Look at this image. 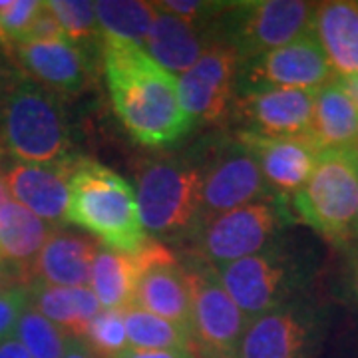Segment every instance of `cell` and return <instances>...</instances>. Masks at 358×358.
Instances as JSON below:
<instances>
[{
	"label": "cell",
	"mask_w": 358,
	"mask_h": 358,
	"mask_svg": "<svg viewBox=\"0 0 358 358\" xmlns=\"http://www.w3.org/2000/svg\"><path fill=\"white\" fill-rule=\"evenodd\" d=\"M4 162H6V152L0 150V207L10 201V192L6 185V178H4Z\"/></svg>",
	"instance_id": "cell-39"
},
{
	"label": "cell",
	"mask_w": 358,
	"mask_h": 358,
	"mask_svg": "<svg viewBox=\"0 0 358 358\" xmlns=\"http://www.w3.org/2000/svg\"><path fill=\"white\" fill-rule=\"evenodd\" d=\"M98 249V243L86 233L52 229L30 268L28 282L42 281L58 287H88Z\"/></svg>",
	"instance_id": "cell-19"
},
{
	"label": "cell",
	"mask_w": 358,
	"mask_h": 358,
	"mask_svg": "<svg viewBox=\"0 0 358 358\" xmlns=\"http://www.w3.org/2000/svg\"><path fill=\"white\" fill-rule=\"evenodd\" d=\"M64 30L66 38L88 48L90 44H102V28L94 10V2L86 0H48L46 2Z\"/></svg>",
	"instance_id": "cell-29"
},
{
	"label": "cell",
	"mask_w": 358,
	"mask_h": 358,
	"mask_svg": "<svg viewBox=\"0 0 358 358\" xmlns=\"http://www.w3.org/2000/svg\"><path fill=\"white\" fill-rule=\"evenodd\" d=\"M20 78H22V74L8 60L6 50H0V100L6 96V92L13 88Z\"/></svg>",
	"instance_id": "cell-36"
},
{
	"label": "cell",
	"mask_w": 358,
	"mask_h": 358,
	"mask_svg": "<svg viewBox=\"0 0 358 358\" xmlns=\"http://www.w3.org/2000/svg\"><path fill=\"white\" fill-rule=\"evenodd\" d=\"M315 10L317 4L301 0L233 2L215 32L235 48L239 62H247L310 34Z\"/></svg>",
	"instance_id": "cell-6"
},
{
	"label": "cell",
	"mask_w": 358,
	"mask_h": 358,
	"mask_svg": "<svg viewBox=\"0 0 358 358\" xmlns=\"http://www.w3.org/2000/svg\"><path fill=\"white\" fill-rule=\"evenodd\" d=\"M0 358H30V355L26 352V348L16 336H8L4 341H0Z\"/></svg>",
	"instance_id": "cell-37"
},
{
	"label": "cell",
	"mask_w": 358,
	"mask_h": 358,
	"mask_svg": "<svg viewBox=\"0 0 358 358\" xmlns=\"http://www.w3.org/2000/svg\"><path fill=\"white\" fill-rule=\"evenodd\" d=\"M103 74L117 117L148 148L171 145L193 129L179 100L178 78L126 40L102 36Z\"/></svg>",
	"instance_id": "cell-1"
},
{
	"label": "cell",
	"mask_w": 358,
	"mask_h": 358,
	"mask_svg": "<svg viewBox=\"0 0 358 358\" xmlns=\"http://www.w3.org/2000/svg\"><path fill=\"white\" fill-rule=\"evenodd\" d=\"M66 223L88 231L115 253L134 255L148 243L131 185L114 169L82 155L70 181Z\"/></svg>",
	"instance_id": "cell-2"
},
{
	"label": "cell",
	"mask_w": 358,
	"mask_h": 358,
	"mask_svg": "<svg viewBox=\"0 0 358 358\" xmlns=\"http://www.w3.org/2000/svg\"><path fill=\"white\" fill-rule=\"evenodd\" d=\"M131 305L154 313L192 334V291L187 271L162 243L157 245L152 263L141 273Z\"/></svg>",
	"instance_id": "cell-18"
},
{
	"label": "cell",
	"mask_w": 358,
	"mask_h": 358,
	"mask_svg": "<svg viewBox=\"0 0 358 358\" xmlns=\"http://www.w3.org/2000/svg\"><path fill=\"white\" fill-rule=\"evenodd\" d=\"M80 338L98 358H114L128 348L124 313L115 308L100 310Z\"/></svg>",
	"instance_id": "cell-30"
},
{
	"label": "cell",
	"mask_w": 358,
	"mask_h": 358,
	"mask_svg": "<svg viewBox=\"0 0 358 358\" xmlns=\"http://www.w3.org/2000/svg\"><path fill=\"white\" fill-rule=\"evenodd\" d=\"M352 247V253H350V267H352V281H355V287H357L358 293V239L355 243L350 245Z\"/></svg>",
	"instance_id": "cell-42"
},
{
	"label": "cell",
	"mask_w": 358,
	"mask_h": 358,
	"mask_svg": "<svg viewBox=\"0 0 358 358\" xmlns=\"http://www.w3.org/2000/svg\"><path fill=\"white\" fill-rule=\"evenodd\" d=\"M52 233L46 221L36 217L16 201L0 207V261L22 282H28L30 268Z\"/></svg>",
	"instance_id": "cell-23"
},
{
	"label": "cell",
	"mask_w": 358,
	"mask_h": 358,
	"mask_svg": "<svg viewBox=\"0 0 358 358\" xmlns=\"http://www.w3.org/2000/svg\"><path fill=\"white\" fill-rule=\"evenodd\" d=\"M80 155L72 154L60 162L30 164L20 159L4 162V178L16 203L32 211L48 225L66 223L70 181Z\"/></svg>",
	"instance_id": "cell-16"
},
{
	"label": "cell",
	"mask_w": 358,
	"mask_h": 358,
	"mask_svg": "<svg viewBox=\"0 0 358 358\" xmlns=\"http://www.w3.org/2000/svg\"><path fill=\"white\" fill-rule=\"evenodd\" d=\"M215 30L187 24L179 20L178 16L155 8V18L143 42V50L166 72L176 76L185 74L215 42Z\"/></svg>",
	"instance_id": "cell-20"
},
{
	"label": "cell",
	"mask_w": 358,
	"mask_h": 358,
	"mask_svg": "<svg viewBox=\"0 0 358 358\" xmlns=\"http://www.w3.org/2000/svg\"><path fill=\"white\" fill-rule=\"evenodd\" d=\"M315 94L293 88L251 90L235 94L233 103L243 131L267 138H310Z\"/></svg>",
	"instance_id": "cell-15"
},
{
	"label": "cell",
	"mask_w": 358,
	"mask_h": 358,
	"mask_svg": "<svg viewBox=\"0 0 358 358\" xmlns=\"http://www.w3.org/2000/svg\"><path fill=\"white\" fill-rule=\"evenodd\" d=\"M334 72L319 46L315 34H305L287 46L271 50L259 58L239 64L237 90L251 92L263 88H293L319 92L331 84Z\"/></svg>",
	"instance_id": "cell-10"
},
{
	"label": "cell",
	"mask_w": 358,
	"mask_h": 358,
	"mask_svg": "<svg viewBox=\"0 0 358 358\" xmlns=\"http://www.w3.org/2000/svg\"><path fill=\"white\" fill-rule=\"evenodd\" d=\"M192 291V341L195 358H237L249 319L233 303L215 268L193 263L187 271Z\"/></svg>",
	"instance_id": "cell-8"
},
{
	"label": "cell",
	"mask_w": 358,
	"mask_h": 358,
	"mask_svg": "<svg viewBox=\"0 0 358 358\" xmlns=\"http://www.w3.org/2000/svg\"><path fill=\"white\" fill-rule=\"evenodd\" d=\"M6 56L22 76L58 98L84 92L94 76L88 48L72 40L8 44Z\"/></svg>",
	"instance_id": "cell-13"
},
{
	"label": "cell",
	"mask_w": 358,
	"mask_h": 358,
	"mask_svg": "<svg viewBox=\"0 0 358 358\" xmlns=\"http://www.w3.org/2000/svg\"><path fill=\"white\" fill-rule=\"evenodd\" d=\"M0 265H2V261H0Z\"/></svg>",
	"instance_id": "cell-44"
},
{
	"label": "cell",
	"mask_w": 358,
	"mask_h": 358,
	"mask_svg": "<svg viewBox=\"0 0 358 358\" xmlns=\"http://www.w3.org/2000/svg\"><path fill=\"white\" fill-rule=\"evenodd\" d=\"M203 167L178 157L138 167L136 199L143 229L166 241L192 237L199 223Z\"/></svg>",
	"instance_id": "cell-4"
},
{
	"label": "cell",
	"mask_w": 358,
	"mask_h": 358,
	"mask_svg": "<svg viewBox=\"0 0 358 358\" xmlns=\"http://www.w3.org/2000/svg\"><path fill=\"white\" fill-rule=\"evenodd\" d=\"M282 215L275 199H261L205 221L189 237L193 263L219 268L267 249Z\"/></svg>",
	"instance_id": "cell-7"
},
{
	"label": "cell",
	"mask_w": 358,
	"mask_h": 358,
	"mask_svg": "<svg viewBox=\"0 0 358 358\" xmlns=\"http://www.w3.org/2000/svg\"><path fill=\"white\" fill-rule=\"evenodd\" d=\"M28 291L30 305L40 315L64 329L70 336L78 338L102 308L90 287H58L42 281H30Z\"/></svg>",
	"instance_id": "cell-25"
},
{
	"label": "cell",
	"mask_w": 358,
	"mask_h": 358,
	"mask_svg": "<svg viewBox=\"0 0 358 358\" xmlns=\"http://www.w3.org/2000/svg\"><path fill=\"white\" fill-rule=\"evenodd\" d=\"M219 282L247 319L291 303L294 265L277 245L215 268Z\"/></svg>",
	"instance_id": "cell-9"
},
{
	"label": "cell",
	"mask_w": 358,
	"mask_h": 358,
	"mask_svg": "<svg viewBox=\"0 0 358 358\" xmlns=\"http://www.w3.org/2000/svg\"><path fill=\"white\" fill-rule=\"evenodd\" d=\"M18 282L22 281H20L14 273H10L4 265H0V291L8 289V287H13V285H18Z\"/></svg>",
	"instance_id": "cell-41"
},
{
	"label": "cell",
	"mask_w": 358,
	"mask_h": 358,
	"mask_svg": "<svg viewBox=\"0 0 358 358\" xmlns=\"http://www.w3.org/2000/svg\"><path fill=\"white\" fill-rule=\"evenodd\" d=\"M271 193L273 192L253 155L245 150L237 138L225 141L203 167L197 227L221 213L267 199Z\"/></svg>",
	"instance_id": "cell-12"
},
{
	"label": "cell",
	"mask_w": 358,
	"mask_h": 358,
	"mask_svg": "<svg viewBox=\"0 0 358 358\" xmlns=\"http://www.w3.org/2000/svg\"><path fill=\"white\" fill-rule=\"evenodd\" d=\"M155 8L178 16L179 20L197 28H213L233 2H203V0H164L154 2Z\"/></svg>",
	"instance_id": "cell-31"
},
{
	"label": "cell",
	"mask_w": 358,
	"mask_h": 358,
	"mask_svg": "<svg viewBox=\"0 0 358 358\" xmlns=\"http://www.w3.org/2000/svg\"><path fill=\"white\" fill-rule=\"evenodd\" d=\"M310 138L320 152H345L358 145V108L334 78L315 94Z\"/></svg>",
	"instance_id": "cell-24"
},
{
	"label": "cell",
	"mask_w": 358,
	"mask_h": 358,
	"mask_svg": "<svg viewBox=\"0 0 358 358\" xmlns=\"http://www.w3.org/2000/svg\"><path fill=\"white\" fill-rule=\"evenodd\" d=\"M56 40H68L66 38L64 30L58 22V18L54 16L48 4L44 2L42 10L38 13V16L34 18L32 26L28 28L22 40L14 42V44H30V42H56Z\"/></svg>",
	"instance_id": "cell-34"
},
{
	"label": "cell",
	"mask_w": 358,
	"mask_h": 358,
	"mask_svg": "<svg viewBox=\"0 0 358 358\" xmlns=\"http://www.w3.org/2000/svg\"><path fill=\"white\" fill-rule=\"evenodd\" d=\"M126 336L131 348L143 350H189L193 352L192 334L176 327L173 322L129 305L122 308ZM195 357V355H193Z\"/></svg>",
	"instance_id": "cell-26"
},
{
	"label": "cell",
	"mask_w": 358,
	"mask_h": 358,
	"mask_svg": "<svg viewBox=\"0 0 358 358\" xmlns=\"http://www.w3.org/2000/svg\"><path fill=\"white\" fill-rule=\"evenodd\" d=\"M235 138L253 155L271 192L279 195L301 192L320 157L313 138H267L243 129Z\"/></svg>",
	"instance_id": "cell-17"
},
{
	"label": "cell",
	"mask_w": 358,
	"mask_h": 358,
	"mask_svg": "<svg viewBox=\"0 0 358 358\" xmlns=\"http://www.w3.org/2000/svg\"><path fill=\"white\" fill-rule=\"evenodd\" d=\"M114 358H195L189 350H143V348H126Z\"/></svg>",
	"instance_id": "cell-35"
},
{
	"label": "cell",
	"mask_w": 358,
	"mask_h": 358,
	"mask_svg": "<svg viewBox=\"0 0 358 358\" xmlns=\"http://www.w3.org/2000/svg\"><path fill=\"white\" fill-rule=\"evenodd\" d=\"M100 28L106 36L126 40L143 48L155 18L154 2L140 0H100L94 2Z\"/></svg>",
	"instance_id": "cell-27"
},
{
	"label": "cell",
	"mask_w": 358,
	"mask_h": 358,
	"mask_svg": "<svg viewBox=\"0 0 358 358\" xmlns=\"http://www.w3.org/2000/svg\"><path fill=\"white\" fill-rule=\"evenodd\" d=\"M30 307V291L26 282L0 291V341L13 336L18 319Z\"/></svg>",
	"instance_id": "cell-33"
},
{
	"label": "cell",
	"mask_w": 358,
	"mask_h": 358,
	"mask_svg": "<svg viewBox=\"0 0 358 358\" xmlns=\"http://www.w3.org/2000/svg\"><path fill=\"white\" fill-rule=\"evenodd\" d=\"M313 34L336 78L358 74V2H320L315 10Z\"/></svg>",
	"instance_id": "cell-21"
},
{
	"label": "cell",
	"mask_w": 358,
	"mask_h": 358,
	"mask_svg": "<svg viewBox=\"0 0 358 358\" xmlns=\"http://www.w3.org/2000/svg\"><path fill=\"white\" fill-rule=\"evenodd\" d=\"M62 358H98L92 350L88 348V345L78 338V336H70L68 341V346H66V352Z\"/></svg>",
	"instance_id": "cell-38"
},
{
	"label": "cell",
	"mask_w": 358,
	"mask_h": 358,
	"mask_svg": "<svg viewBox=\"0 0 358 358\" xmlns=\"http://www.w3.org/2000/svg\"><path fill=\"white\" fill-rule=\"evenodd\" d=\"M44 2L40 0H13V4L0 13V30L6 36L8 44L22 40L34 18L42 10Z\"/></svg>",
	"instance_id": "cell-32"
},
{
	"label": "cell",
	"mask_w": 358,
	"mask_h": 358,
	"mask_svg": "<svg viewBox=\"0 0 358 358\" xmlns=\"http://www.w3.org/2000/svg\"><path fill=\"white\" fill-rule=\"evenodd\" d=\"M157 245L159 243L148 241L145 247L134 255L115 253L106 247L98 249L90 282L100 307L122 310L134 303L136 285L140 281L141 273L152 263Z\"/></svg>",
	"instance_id": "cell-22"
},
{
	"label": "cell",
	"mask_w": 358,
	"mask_h": 358,
	"mask_svg": "<svg viewBox=\"0 0 358 358\" xmlns=\"http://www.w3.org/2000/svg\"><path fill=\"white\" fill-rule=\"evenodd\" d=\"M6 48H8V40H6V36L0 30V50H6Z\"/></svg>",
	"instance_id": "cell-43"
},
{
	"label": "cell",
	"mask_w": 358,
	"mask_h": 358,
	"mask_svg": "<svg viewBox=\"0 0 358 358\" xmlns=\"http://www.w3.org/2000/svg\"><path fill=\"white\" fill-rule=\"evenodd\" d=\"M14 336L24 346L30 358H62L70 341V334L64 329L40 315L32 305L18 319Z\"/></svg>",
	"instance_id": "cell-28"
},
{
	"label": "cell",
	"mask_w": 358,
	"mask_h": 358,
	"mask_svg": "<svg viewBox=\"0 0 358 358\" xmlns=\"http://www.w3.org/2000/svg\"><path fill=\"white\" fill-rule=\"evenodd\" d=\"M239 56L217 34L215 42L178 80L179 100L193 126L219 124L231 114L237 90Z\"/></svg>",
	"instance_id": "cell-11"
},
{
	"label": "cell",
	"mask_w": 358,
	"mask_h": 358,
	"mask_svg": "<svg viewBox=\"0 0 358 358\" xmlns=\"http://www.w3.org/2000/svg\"><path fill=\"white\" fill-rule=\"evenodd\" d=\"M294 213L329 243L350 247L358 239V155L320 152L313 176L293 195Z\"/></svg>",
	"instance_id": "cell-5"
},
{
	"label": "cell",
	"mask_w": 358,
	"mask_h": 358,
	"mask_svg": "<svg viewBox=\"0 0 358 358\" xmlns=\"http://www.w3.org/2000/svg\"><path fill=\"white\" fill-rule=\"evenodd\" d=\"M317 341L315 313L287 303L247 322L237 358H313Z\"/></svg>",
	"instance_id": "cell-14"
},
{
	"label": "cell",
	"mask_w": 358,
	"mask_h": 358,
	"mask_svg": "<svg viewBox=\"0 0 358 358\" xmlns=\"http://www.w3.org/2000/svg\"><path fill=\"white\" fill-rule=\"evenodd\" d=\"M338 80H341L343 88L346 90V94L350 96V100H352L355 106L358 108V74L357 76H350V78H338Z\"/></svg>",
	"instance_id": "cell-40"
},
{
	"label": "cell",
	"mask_w": 358,
	"mask_h": 358,
	"mask_svg": "<svg viewBox=\"0 0 358 358\" xmlns=\"http://www.w3.org/2000/svg\"><path fill=\"white\" fill-rule=\"evenodd\" d=\"M72 134L62 100L20 78L0 100V150L14 159L50 164L70 157Z\"/></svg>",
	"instance_id": "cell-3"
}]
</instances>
